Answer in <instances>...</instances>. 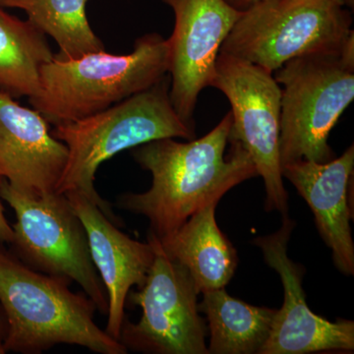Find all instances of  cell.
<instances>
[{
  "instance_id": "17",
  "label": "cell",
  "mask_w": 354,
  "mask_h": 354,
  "mask_svg": "<svg viewBox=\"0 0 354 354\" xmlns=\"http://www.w3.org/2000/svg\"><path fill=\"white\" fill-rule=\"evenodd\" d=\"M55 55L46 35L0 6V91L14 99L38 93L39 71Z\"/></svg>"
},
{
  "instance_id": "5",
  "label": "cell",
  "mask_w": 354,
  "mask_h": 354,
  "mask_svg": "<svg viewBox=\"0 0 354 354\" xmlns=\"http://www.w3.org/2000/svg\"><path fill=\"white\" fill-rule=\"evenodd\" d=\"M272 75L283 86L281 165L332 160L330 132L354 99V34L342 50L293 58Z\"/></svg>"
},
{
  "instance_id": "3",
  "label": "cell",
  "mask_w": 354,
  "mask_h": 354,
  "mask_svg": "<svg viewBox=\"0 0 354 354\" xmlns=\"http://www.w3.org/2000/svg\"><path fill=\"white\" fill-rule=\"evenodd\" d=\"M171 78L162 77L152 87L83 120L57 125L53 137L64 142L68 158L55 192L77 191L97 205L114 225L120 221L111 204L95 188V174L102 162L122 152L162 138L195 139L190 127L172 106Z\"/></svg>"
},
{
  "instance_id": "11",
  "label": "cell",
  "mask_w": 354,
  "mask_h": 354,
  "mask_svg": "<svg viewBox=\"0 0 354 354\" xmlns=\"http://www.w3.org/2000/svg\"><path fill=\"white\" fill-rule=\"evenodd\" d=\"M295 223L288 216L274 234L254 241L266 263L278 272L285 300L277 310L271 333L259 354H305L318 351L354 349L353 321L339 319L330 322L316 315L307 305L302 288L304 270L288 257V244Z\"/></svg>"
},
{
  "instance_id": "6",
  "label": "cell",
  "mask_w": 354,
  "mask_h": 354,
  "mask_svg": "<svg viewBox=\"0 0 354 354\" xmlns=\"http://www.w3.org/2000/svg\"><path fill=\"white\" fill-rule=\"evenodd\" d=\"M351 26L333 0H265L241 12L220 53L274 73L293 58L342 50Z\"/></svg>"
},
{
  "instance_id": "14",
  "label": "cell",
  "mask_w": 354,
  "mask_h": 354,
  "mask_svg": "<svg viewBox=\"0 0 354 354\" xmlns=\"http://www.w3.org/2000/svg\"><path fill=\"white\" fill-rule=\"evenodd\" d=\"M354 146L327 162L299 160L281 165L283 177L292 183L315 216L319 234L332 250L342 274H354L353 218L348 191L353 180Z\"/></svg>"
},
{
  "instance_id": "21",
  "label": "cell",
  "mask_w": 354,
  "mask_h": 354,
  "mask_svg": "<svg viewBox=\"0 0 354 354\" xmlns=\"http://www.w3.org/2000/svg\"><path fill=\"white\" fill-rule=\"evenodd\" d=\"M7 332H8V324L3 308L0 305V354L6 353L4 351V342H6Z\"/></svg>"
},
{
  "instance_id": "13",
  "label": "cell",
  "mask_w": 354,
  "mask_h": 354,
  "mask_svg": "<svg viewBox=\"0 0 354 354\" xmlns=\"http://www.w3.org/2000/svg\"><path fill=\"white\" fill-rule=\"evenodd\" d=\"M87 234L91 257L109 297L106 332L120 337L125 318L124 307L133 286L141 288L155 258L148 241L141 242L121 232L101 209L77 191L65 193Z\"/></svg>"
},
{
  "instance_id": "22",
  "label": "cell",
  "mask_w": 354,
  "mask_h": 354,
  "mask_svg": "<svg viewBox=\"0 0 354 354\" xmlns=\"http://www.w3.org/2000/svg\"><path fill=\"white\" fill-rule=\"evenodd\" d=\"M335 3L344 7H348V8L353 9L354 0H333Z\"/></svg>"
},
{
  "instance_id": "7",
  "label": "cell",
  "mask_w": 354,
  "mask_h": 354,
  "mask_svg": "<svg viewBox=\"0 0 354 354\" xmlns=\"http://www.w3.org/2000/svg\"><path fill=\"white\" fill-rule=\"evenodd\" d=\"M0 198L16 215L9 249L35 271L75 281L106 315L108 292L91 257L85 227L66 195L32 194L3 178Z\"/></svg>"
},
{
  "instance_id": "20",
  "label": "cell",
  "mask_w": 354,
  "mask_h": 354,
  "mask_svg": "<svg viewBox=\"0 0 354 354\" xmlns=\"http://www.w3.org/2000/svg\"><path fill=\"white\" fill-rule=\"evenodd\" d=\"M225 2L234 8L235 10L239 12H244L248 10L249 8L260 3V2L265 1V0H225Z\"/></svg>"
},
{
  "instance_id": "16",
  "label": "cell",
  "mask_w": 354,
  "mask_h": 354,
  "mask_svg": "<svg viewBox=\"0 0 354 354\" xmlns=\"http://www.w3.org/2000/svg\"><path fill=\"white\" fill-rule=\"evenodd\" d=\"M198 309L207 316L209 353H258L271 333L276 309L247 304L225 288L204 291Z\"/></svg>"
},
{
  "instance_id": "19",
  "label": "cell",
  "mask_w": 354,
  "mask_h": 354,
  "mask_svg": "<svg viewBox=\"0 0 354 354\" xmlns=\"http://www.w3.org/2000/svg\"><path fill=\"white\" fill-rule=\"evenodd\" d=\"M3 177L0 176V183H1ZM1 198H0V241L8 244L13 239L12 225L8 223L6 215H4V207L2 205Z\"/></svg>"
},
{
  "instance_id": "18",
  "label": "cell",
  "mask_w": 354,
  "mask_h": 354,
  "mask_svg": "<svg viewBox=\"0 0 354 354\" xmlns=\"http://www.w3.org/2000/svg\"><path fill=\"white\" fill-rule=\"evenodd\" d=\"M88 0H0L4 8L24 11L35 28L58 44L62 59L78 58L87 53L106 50L93 31L86 7Z\"/></svg>"
},
{
  "instance_id": "8",
  "label": "cell",
  "mask_w": 354,
  "mask_h": 354,
  "mask_svg": "<svg viewBox=\"0 0 354 354\" xmlns=\"http://www.w3.org/2000/svg\"><path fill=\"white\" fill-rule=\"evenodd\" d=\"M155 249L145 283L129 300L142 308L138 323L124 318L118 341L127 351L153 354H207V328L199 315L196 290L184 266L172 260L158 237L149 232Z\"/></svg>"
},
{
  "instance_id": "10",
  "label": "cell",
  "mask_w": 354,
  "mask_h": 354,
  "mask_svg": "<svg viewBox=\"0 0 354 354\" xmlns=\"http://www.w3.org/2000/svg\"><path fill=\"white\" fill-rule=\"evenodd\" d=\"M174 14L169 46V97L176 113L195 128L200 93L211 87L216 62L241 12L225 0H162Z\"/></svg>"
},
{
  "instance_id": "4",
  "label": "cell",
  "mask_w": 354,
  "mask_h": 354,
  "mask_svg": "<svg viewBox=\"0 0 354 354\" xmlns=\"http://www.w3.org/2000/svg\"><path fill=\"white\" fill-rule=\"evenodd\" d=\"M167 74V39L149 32L134 41L128 55L104 50L72 59L53 57L41 66L38 93L29 102L57 127L101 113L152 87Z\"/></svg>"
},
{
  "instance_id": "2",
  "label": "cell",
  "mask_w": 354,
  "mask_h": 354,
  "mask_svg": "<svg viewBox=\"0 0 354 354\" xmlns=\"http://www.w3.org/2000/svg\"><path fill=\"white\" fill-rule=\"evenodd\" d=\"M0 241V305L6 313L4 351L41 354L75 344L100 354H127L118 339L95 323L97 306L72 281L35 271Z\"/></svg>"
},
{
  "instance_id": "15",
  "label": "cell",
  "mask_w": 354,
  "mask_h": 354,
  "mask_svg": "<svg viewBox=\"0 0 354 354\" xmlns=\"http://www.w3.org/2000/svg\"><path fill=\"white\" fill-rule=\"evenodd\" d=\"M218 203H207L176 232L158 239L167 255L187 269L199 293L225 288L236 269V251L216 221Z\"/></svg>"
},
{
  "instance_id": "1",
  "label": "cell",
  "mask_w": 354,
  "mask_h": 354,
  "mask_svg": "<svg viewBox=\"0 0 354 354\" xmlns=\"http://www.w3.org/2000/svg\"><path fill=\"white\" fill-rule=\"evenodd\" d=\"M232 111L211 132L185 143L153 140L133 148L135 162L152 174L150 189L118 198L120 209L146 216L158 239L176 232L205 204L258 176L250 155L230 140Z\"/></svg>"
},
{
  "instance_id": "9",
  "label": "cell",
  "mask_w": 354,
  "mask_h": 354,
  "mask_svg": "<svg viewBox=\"0 0 354 354\" xmlns=\"http://www.w3.org/2000/svg\"><path fill=\"white\" fill-rule=\"evenodd\" d=\"M211 87L232 106L230 140L239 142L264 181L266 209L286 215L288 194L279 158L281 88L271 72L245 60L218 53Z\"/></svg>"
},
{
  "instance_id": "12",
  "label": "cell",
  "mask_w": 354,
  "mask_h": 354,
  "mask_svg": "<svg viewBox=\"0 0 354 354\" xmlns=\"http://www.w3.org/2000/svg\"><path fill=\"white\" fill-rule=\"evenodd\" d=\"M67 158L68 149L53 136L44 116L0 91V176L17 189L50 194L57 191Z\"/></svg>"
}]
</instances>
